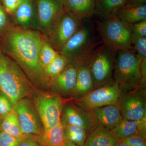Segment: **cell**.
I'll return each mask as SVG.
<instances>
[{
  "mask_svg": "<svg viewBox=\"0 0 146 146\" xmlns=\"http://www.w3.org/2000/svg\"><path fill=\"white\" fill-rule=\"evenodd\" d=\"M2 36L5 49L14 61L31 77L44 80L46 76L39 61L41 48L46 42L43 34L9 26Z\"/></svg>",
  "mask_w": 146,
  "mask_h": 146,
  "instance_id": "6da1fadb",
  "label": "cell"
},
{
  "mask_svg": "<svg viewBox=\"0 0 146 146\" xmlns=\"http://www.w3.org/2000/svg\"><path fill=\"white\" fill-rule=\"evenodd\" d=\"M29 80L16 62L8 56L0 55V90L12 104L30 94Z\"/></svg>",
  "mask_w": 146,
  "mask_h": 146,
  "instance_id": "7a4b0ae2",
  "label": "cell"
},
{
  "mask_svg": "<svg viewBox=\"0 0 146 146\" xmlns=\"http://www.w3.org/2000/svg\"><path fill=\"white\" fill-rule=\"evenodd\" d=\"M97 29L106 46L117 52L132 50L131 25L114 16L98 22Z\"/></svg>",
  "mask_w": 146,
  "mask_h": 146,
  "instance_id": "3957f363",
  "label": "cell"
},
{
  "mask_svg": "<svg viewBox=\"0 0 146 146\" xmlns=\"http://www.w3.org/2000/svg\"><path fill=\"white\" fill-rule=\"evenodd\" d=\"M141 63L132 50L117 52L114 65V78L121 90L130 89L143 83Z\"/></svg>",
  "mask_w": 146,
  "mask_h": 146,
  "instance_id": "277c9868",
  "label": "cell"
},
{
  "mask_svg": "<svg viewBox=\"0 0 146 146\" xmlns=\"http://www.w3.org/2000/svg\"><path fill=\"white\" fill-rule=\"evenodd\" d=\"M96 46L91 29L83 24L58 53L66 58L69 63L78 65L87 62Z\"/></svg>",
  "mask_w": 146,
  "mask_h": 146,
  "instance_id": "5b68a950",
  "label": "cell"
},
{
  "mask_svg": "<svg viewBox=\"0 0 146 146\" xmlns=\"http://www.w3.org/2000/svg\"><path fill=\"white\" fill-rule=\"evenodd\" d=\"M117 51L103 44L95 48L87 62L94 85L109 83L114 68Z\"/></svg>",
  "mask_w": 146,
  "mask_h": 146,
  "instance_id": "8992f818",
  "label": "cell"
},
{
  "mask_svg": "<svg viewBox=\"0 0 146 146\" xmlns=\"http://www.w3.org/2000/svg\"><path fill=\"white\" fill-rule=\"evenodd\" d=\"M39 32L48 36L65 13L61 0H35Z\"/></svg>",
  "mask_w": 146,
  "mask_h": 146,
  "instance_id": "52a82bcc",
  "label": "cell"
},
{
  "mask_svg": "<svg viewBox=\"0 0 146 146\" xmlns=\"http://www.w3.org/2000/svg\"><path fill=\"white\" fill-rule=\"evenodd\" d=\"M121 89L116 82L106 85L90 91L82 97L79 103L83 109L91 110L110 105L115 104L121 96Z\"/></svg>",
  "mask_w": 146,
  "mask_h": 146,
  "instance_id": "ba28073f",
  "label": "cell"
},
{
  "mask_svg": "<svg viewBox=\"0 0 146 146\" xmlns=\"http://www.w3.org/2000/svg\"><path fill=\"white\" fill-rule=\"evenodd\" d=\"M83 20L65 11L50 34L47 42L57 52L83 25Z\"/></svg>",
  "mask_w": 146,
  "mask_h": 146,
  "instance_id": "9c48e42d",
  "label": "cell"
},
{
  "mask_svg": "<svg viewBox=\"0 0 146 146\" xmlns=\"http://www.w3.org/2000/svg\"><path fill=\"white\" fill-rule=\"evenodd\" d=\"M35 106L44 130L51 128L61 121L63 104L59 97L40 96L35 101Z\"/></svg>",
  "mask_w": 146,
  "mask_h": 146,
  "instance_id": "30bf717a",
  "label": "cell"
},
{
  "mask_svg": "<svg viewBox=\"0 0 146 146\" xmlns=\"http://www.w3.org/2000/svg\"><path fill=\"white\" fill-rule=\"evenodd\" d=\"M13 109L17 114L23 133L34 136L42 134L44 128L37 111L31 102L22 99L13 105Z\"/></svg>",
  "mask_w": 146,
  "mask_h": 146,
  "instance_id": "8fae6325",
  "label": "cell"
},
{
  "mask_svg": "<svg viewBox=\"0 0 146 146\" xmlns=\"http://www.w3.org/2000/svg\"><path fill=\"white\" fill-rule=\"evenodd\" d=\"M12 16L20 27L39 31L35 0H23Z\"/></svg>",
  "mask_w": 146,
  "mask_h": 146,
  "instance_id": "7c38bea8",
  "label": "cell"
},
{
  "mask_svg": "<svg viewBox=\"0 0 146 146\" xmlns=\"http://www.w3.org/2000/svg\"><path fill=\"white\" fill-rule=\"evenodd\" d=\"M123 118L130 121L146 120V104L145 99L136 94L125 97L120 108Z\"/></svg>",
  "mask_w": 146,
  "mask_h": 146,
  "instance_id": "4fadbf2b",
  "label": "cell"
},
{
  "mask_svg": "<svg viewBox=\"0 0 146 146\" xmlns=\"http://www.w3.org/2000/svg\"><path fill=\"white\" fill-rule=\"evenodd\" d=\"M94 119L108 129H112L123 119L120 107L110 105L91 111Z\"/></svg>",
  "mask_w": 146,
  "mask_h": 146,
  "instance_id": "5bb4252c",
  "label": "cell"
},
{
  "mask_svg": "<svg viewBox=\"0 0 146 146\" xmlns=\"http://www.w3.org/2000/svg\"><path fill=\"white\" fill-rule=\"evenodd\" d=\"M61 1L66 12L83 21L94 15L96 0Z\"/></svg>",
  "mask_w": 146,
  "mask_h": 146,
  "instance_id": "9a60e30c",
  "label": "cell"
},
{
  "mask_svg": "<svg viewBox=\"0 0 146 146\" xmlns=\"http://www.w3.org/2000/svg\"><path fill=\"white\" fill-rule=\"evenodd\" d=\"M146 120L134 121L123 119L110 131L117 139H122L136 134L146 137Z\"/></svg>",
  "mask_w": 146,
  "mask_h": 146,
  "instance_id": "2e32d148",
  "label": "cell"
},
{
  "mask_svg": "<svg viewBox=\"0 0 146 146\" xmlns=\"http://www.w3.org/2000/svg\"><path fill=\"white\" fill-rule=\"evenodd\" d=\"M77 66L73 63H69L64 70L53 78L56 88L64 92L74 91L76 82Z\"/></svg>",
  "mask_w": 146,
  "mask_h": 146,
  "instance_id": "e0dca14e",
  "label": "cell"
},
{
  "mask_svg": "<svg viewBox=\"0 0 146 146\" xmlns=\"http://www.w3.org/2000/svg\"><path fill=\"white\" fill-rule=\"evenodd\" d=\"M65 125L76 126L86 131L91 130L95 125V121L90 114L68 106L64 112Z\"/></svg>",
  "mask_w": 146,
  "mask_h": 146,
  "instance_id": "ac0fdd59",
  "label": "cell"
},
{
  "mask_svg": "<svg viewBox=\"0 0 146 146\" xmlns=\"http://www.w3.org/2000/svg\"><path fill=\"white\" fill-rule=\"evenodd\" d=\"M41 146H63L67 143L64 126L60 121L51 128L44 130L41 135L36 137Z\"/></svg>",
  "mask_w": 146,
  "mask_h": 146,
  "instance_id": "d6986e66",
  "label": "cell"
},
{
  "mask_svg": "<svg viewBox=\"0 0 146 146\" xmlns=\"http://www.w3.org/2000/svg\"><path fill=\"white\" fill-rule=\"evenodd\" d=\"M114 16L130 25L146 20V4H126Z\"/></svg>",
  "mask_w": 146,
  "mask_h": 146,
  "instance_id": "ffe728a7",
  "label": "cell"
},
{
  "mask_svg": "<svg viewBox=\"0 0 146 146\" xmlns=\"http://www.w3.org/2000/svg\"><path fill=\"white\" fill-rule=\"evenodd\" d=\"M87 62L77 65V76L74 91L78 96L83 97L88 94L92 90L94 85Z\"/></svg>",
  "mask_w": 146,
  "mask_h": 146,
  "instance_id": "44dd1931",
  "label": "cell"
},
{
  "mask_svg": "<svg viewBox=\"0 0 146 146\" xmlns=\"http://www.w3.org/2000/svg\"><path fill=\"white\" fill-rule=\"evenodd\" d=\"M127 2V0H96L94 15L102 20L114 17Z\"/></svg>",
  "mask_w": 146,
  "mask_h": 146,
  "instance_id": "7402d4cb",
  "label": "cell"
},
{
  "mask_svg": "<svg viewBox=\"0 0 146 146\" xmlns=\"http://www.w3.org/2000/svg\"><path fill=\"white\" fill-rule=\"evenodd\" d=\"M1 130L21 141L34 136L27 135L23 133L18 116L14 109L2 119Z\"/></svg>",
  "mask_w": 146,
  "mask_h": 146,
  "instance_id": "603a6c76",
  "label": "cell"
},
{
  "mask_svg": "<svg viewBox=\"0 0 146 146\" xmlns=\"http://www.w3.org/2000/svg\"><path fill=\"white\" fill-rule=\"evenodd\" d=\"M118 140L111 131L103 127L93 131L83 146H115Z\"/></svg>",
  "mask_w": 146,
  "mask_h": 146,
  "instance_id": "cb8c5ba5",
  "label": "cell"
},
{
  "mask_svg": "<svg viewBox=\"0 0 146 146\" xmlns=\"http://www.w3.org/2000/svg\"><path fill=\"white\" fill-rule=\"evenodd\" d=\"M86 131L84 129L76 126L65 125L64 126L66 141L78 146L84 145L87 137Z\"/></svg>",
  "mask_w": 146,
  "mask_h": 146,
  "instance_id": "d4e9b609",
  "label": "cell"
},
{
  "mask_svg": "<svg viewBox=\"0 0 146 146\" xmlns=\"http://www.w3.org/2000/svg\"><path fill=\"white\" fill-rule=\"evenodd\" d=\"M69 63V60L66 58L58 53L52 61L43 69L45 76L54 78L64 70Z\"/></svg>",
  "mask_w": 146,
  "mask_h": 146,
  "instance_id": "484cf974",
  "label": "cell"
},
{
  "mask_svg": "<svg viewBox=\"0 0 146 146\" xmlns=\"http://www.w3.org/2000/svg\"><path fill=\"white\" fill-rule=\"evenodd\" d=\"M58 54V52L52 47L48 42H45L41 48L39 54V61L43 69L52 61Z\"/></svg>",
  "mask_w": 146,
  "mask_h": 146,
  "instance_id": "4316f807",
  "label": "cell"
},
{
  "mask_svg": "<svg viewBox=\"0 0 146 146\" xmlns=\"http://www.w3.org/2000/svg\"><path fill=\"white\" fill-rule=\"evenodd\" d=\"M132 50L141 61L146 59V37L132 35Z\"/></svg>",
  "mask_w": 146,
  "mask_h": 146,
  "instance_id": "83f0119b",
  "label": "cell"
},
{
  "mask_svg": "<svg viewBox=\"0 0 146 146\" xmlns=\"http://www.w3.org/2000/svg\"><path fill=\"white\" fill-rule=\"evenodd\" d=\"M13 110V105L9 99L0 93V117L2 118Z\"/></svg>",
  "mask_w": 146,
  "mask_h": 146,
  "instance_id": "f1b7e54d",
  "label": "cell"
},
{
  "mask_svg": "<svg viewBox=\"0 0 146 146\" xmlns=\"http://www.w3.org/2000/svg\"><path fill=\"white\" fill-rule=\"evenodd\" d=\"M23 1V0H1V3L6 13L12 16Z\"/></svg>",
  "mask_w": 146,
  "mask_h": 146,
  "instance_id": "f546056e",
  "label": "cell"
},
{
  "mask_svg": "<svg viewBox=\"0 0 146 146\" xmlns=\"http://www.w3.org/2000/svg\"><path fill=\"white\" fill-rule=\"evenodd\" d=\"M20 141L6 132L0 131V146H18Z\"/></svg>",
  "mask_w": 146,
  "mask_h": 146,
  "instance_id": "4dcf8cb0",
  "label": "cell"
},
{
  "mask_svg": "<svg viewBox=\"0 0 146 146\" xmlns=\"http://www.w3.org/2000/svg\"><path fill=\"white\" fill-rule=\"evenodd\" d=\"M145 138L141 134H136L122 139L130 146H146Z\"/></svg>",
  "mask_w": 146,
  "mask_h": 146,
  "instance_id": "1f68e13d",
  "label": "cell"
},
{
  "mask_svg": "<svg viewBox=\"0 0 146 146\" xmlns=\"http://www.w3.org/2000/svg\"><path fill=\"white\" fill-rule=\"evenodd\" d=\"M132 35L146 37V20L131 25Z\"/></svg>",
  "mask_w": 146,
  "mask_h": 146,
  "instance_id": "d6a6232c",
  "label": "cell"
},
{
  "mask_svg": "<svg viewBox=\"0 0 146 146\" xmlns=\"http://www.w3.org/2000/svg\"><path fill=\"white\" fill-rule=\"evenodd\" d=\"M7 13L0 3V36H2L9 27Z\"/></svg>",
  "mask_w": 146,
  "mask_h": 146,
  "instance_id": "836d02e7",
  "label": "cell"
},
{
  "mask_svg": "<svg viewBox=\"0 0 146 146\" xmlns=\"http://www.w3.org/2000/svg\"><path fill=\"white\" fill-rule=\"evenodd\" d=\"M36 137L33 136L22 140L19 142L18 146H41L39 142L36 141Z\"/></svg>",
  "mask_w": 146,
  "mask_h": 146,
  "instance_id": "e575fe53",
  "label": "cell"
},
{
  "mask_svg": "<svg viewBox=\"0 0 146 146\" xmlns=\"http://www.w3.org/2000/svg\"><path fill=\"white\" fill-rule=\"evenodd\" d=\"M127 4L130 5L143 4H146V0H127Z\"/></svg>",
  "mask_w": 146,
  "mask_h": 146,
  "instance_id": "d590c367",
  "label": "cell"
},
{
  "mask_svg": "<svg viewBox=\"0 0 146 146\" xmlns=\"http://www.w3.org/2000/svg\"><path fill=\"white\" fill-rule=\"evenodd\" d=\"M115 146H130L123 139H118Z\"/></svg>",
  "mask_w": 146,
  "mask_h": 146,
  "instance_id": "8d00e7d4",
  "label": "cell"
},
{
  "mask_svg": "<svg viewBox=\"0 0 146 146\" xmlns=\"http://www.w3.org/2000/svg\"><path fill=\"white\" fill-rule=\"evenodd\" d=\"M63 146H80L76 145L75 144L72 143H70V142H67Z\"/></svg>",
  "mask_w": 146,
  "mask_h": 146,
  "instance_id": "74e56055",
  "label": "cell"
},
{
  "mask_svg": "<svg viewBox=\"0 0 146 146\" xmlns=\"http://www.w3.org/2000/svg\"><path fill=\"white\" fill-rule=\"evenodd\" d=\"M2 118L0 117V131L1 130V124Z\"/></svg>",
  "mask_w": 146,
  "mask_h": 146,
  "instance_id": "f35d334b",
  "label": "cell"
},
{
  "mask_svg": "<svg viewBox=\"0 0 146 146\" xmlns=\"http://www.w3.org/2000/svg\"><path fill=\"white\" fill-rule=\"evenodd\" d=\"M2 52L1 50V47H0V55L2 54Z\"/></svg>",
  "mask_w": 146,
  "mask_h": 146,
  "instance_id": "ab89813d",
  "label": "cell"
},
{
  "mask_svg": "<svg viewBox=\"0 0 146 146\" xmlns=\"http://www.w3.org/2000/svg\"><path fill=\"white\" fill-rule=\"evenodd\" d=\"M0 2H1V0H0Z\"/></svg>",
  "mask_w": 146,
  "mask_h": 146,
  "instance_id": "60d3db41",
  "label": "cell"
}]
</instances>
